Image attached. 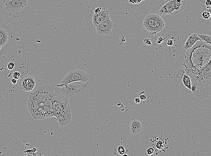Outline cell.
I'll list each match as a JSON object with an SVG mask.
<instances>
[{
    "instance_id": "6da1fadb",
    "label": "cell",
    "mask_w": 211,
    "mask_h": 156,
    "mask_svg": "<svg viewBox=\"0 0 211 156\" xmlns=\"http://www.w3.org/2000/svg\"><path fill=\"white\" fill-rule=\"evenodd\" d=\"M211 61V46L203 40H200L186 51L184 68L202 70Z\"/></svg>"
},
{
    "instance_id": "7a4b0ae2",
    "label": "cell",
    "mask_w": 211,
    "mask_h": 156,
    "mask_svg": "<svg viewBox=\"0 0 211 156\" xmlns=\"http://www.w3.org/2000/svg\"><path fill=\"white\" fill-rule=\"evenodd\" d=\"M184 69L191 79V90L194 96L200 99L211 96V61L202 70L185 68Z\"/></svg>"
},
{
    "instance_id": "3957f363",
    "label": "cell",
    "mask_w": 211,
    "mask_h": 156,
    "mask_svg": "<svg viewBox=\"0 0 211 156\" xmlns=\"http://www.w3.org/2000/svg\"><path fill=\"white\" fill-rule=\"evenodd\" d=\"M52 103L53 113L59 124L62 126L68 125L72 119L68 99L64 97L58 90L53 98Z\"/></svg>"
},
{
    "instance_id": "277c9868",
    "label": "cell",
    "mask_w": 211,
    "mask_h": 156,
    "mask_svg": "<svg viewBox=\"0 0 211 156\" xmlns=\"http://www.w3.org/2000/svg\"><path fill=\"white\" fill-rule=\"evenodd\" d=\"M90 85V81L86 82H75L68 84L67 86H57L56 88L68 100L73 99L81 97L88 90Z\"/></svg>"
},
{
    "instance_id": "5b68a950",
    "label": "cell",
    "mask_w": 211,
    "mask_h": 156,
    "mask_svg": "<svg viewBox=\"0 0 211 156\" xmlns=\"http://www.w3.org/2000/svg\"><path fill=\"white\" fill-rule=\"evenodd\" d=\"M143 25L150 35H155L163 30L165 24L163 18L159 14H151L144 19Z\"/></svg>"
},
{
    "instance_id": "8992f818",
    "label": "cell",
    "mask_w": 211,
    "mask_h": 156,
    "mask_svg": "<svg viewBox=\"0 0 211 156\" xmlns=\"http://www.w3.org/2000/svg\"><path fill=\"white\" fill-rule=\"evenodd\" d=\"M90 75L85 71L82 70H74L67 74L64 78L61 81L60 84L57 86H67L68 84L75 82H86L90 81Z\"/></svg>"
},
{
    "instance_id": "52a82bcc",
    "label": "cell",
    "mask_w": 211,
    "mask_h": 156,
    "mask_svg": "<svg viewBox=\"0 0 211 156\" xmlns=\"http://www.w3.org/2000/svg\"><path fill=\"white\" fill-rule=\"evenodd\" d=\"M185 6V0H182L181 3L177 2L176 0H170L160 9L159 13L161 15H166L172 13L177 14L183 11Z\"/></svg>"
},
{
    "instance_id": "ba28073f",
    "label": "cell",
    "mask_w": 211,
    "mask_h": 156,
    "mask_svg": "<svg viewBox=\"0 0 211 156\" xmlns=\"http://www.w3.org/2000/svg\"><path fill=\"white\" fill-rule=\"evenodd\" d=\"M5 8L7 11L13 13H20L28 7L27 0H6Z\"/></svg>"
},
{
    "instance_id": "9c48e42d",
    "label": "cell",
    "mask_w": 211,
    "mask_h": 156,
    "mask_svg": "<svg viewBox=\"0 0 211 156\" xmlns=\"http://www.w3.org/2000/svg\"><path fill=\"white\" fill-rule=\"evenodd\" d=\"M114 27V24L110 19V15L109 14L106 20L97 25L95 28L97 30L98 35H108L111 32Z\"/></svg>"
},
{
    "instance_id": "30bf717a",
    "label": "cell",
    "mask_w": 211,
    "mask_h": 156,
    "mask_svg": "<svg viewBox=\"0 0 211 156\" xmlns=\"http://www.w3.org/2000/svg\"><path fill=\"white\" fill-rule=\"evenodd\" d=\"M36 82L33 76H25L19 79V86L21 90L25 91H31L35 88Z\"/></svg>"
},
{
    "instance_id": "8fae6325",
    "label": "cell",
    "mask_w": 211,
    "mask_h": 156,
    "mask_svg": "<svg viewBox=\"0 0 211 156\" xmlns=\"http://www.w3.org/2000/svg\"><path fill=\"white\" fill-rule=\"evenodd\" d=\"M109 14V12L108 10L103 8L101 12L98 14L94 13L92 17L93 26L96 27L97 25L104 21Z\"/></svg>"
},
{
    "instance_id": "7c38bea8",
    "label": "cell",
    "mask_w": 211,
    "mask_h": 156,
    "mask_svg": "<svg viewBox=\"0 0 211 156\" xmlns=\"http://www.w3.org/2000/svg\"><path fill=\"white\" fill-rule=\"evenodd\" d=\"M130 131L133 135H137L141 132L142 126L141 122L137 119H133L130 123Z\"/></svg>"
},
{
    "instance_id": "4fadbf2b",
    "label": "cell",
    "mask_w": 211,
    "mask_h": 156,
    "mask_svg": "<svg viewBox=\"0 0 211 156\" xmlns=\"http://www.w3.org/2000/svg\"><path fill=\"white\" fill-rule=\"evenodd\" d=\"M200 40H203L201 39L199 37H198L197 34L193 33L188 37V39L186 40L184 44L183 48L185 50L187 51L192 47L196 44V42Z\"/></svg>"
},
{
    "instance_id": "5bb4252c",
    "label": "cell",
    "mask_w": 211,
    "mask_h": 156,
    "mask_svg": "<svg viewBox=\"0 0 211 156\" xmlns=\"http://www.w3.org/2000/svg\"><path fill=\"white\" fill-rule=\"evenodd\" d=\"M8 34L6 30L0 28V46H3L7 42Z\"/></svg>"
},
{
    "instance_id": "9a60e30c",
    "label": "cell",
    "mask_w": 211,
    "mask_h": 156,
    "mask_svg": "<svg viewBox=\"0 0 211 156\" xmlns=\"http://www.w3.org/2000/svg\"><path fill=\"white\" fill-rule=\"evenodd\" d=\"M182 81L184 86L189 90H191V81L188 74H186L184 71L182 76Z\"/></svg>"
},
{
    "instance_id": "2e32d148",
    "label": "cell",
    "mask_w": 211,
    "mask_h": 156,
    "mask_svg": "<svg viewBox=\"0 0 211 156\" xmlns=\"http://www.w3.org/2000/svg\"><path fill=\"white\" fill-rule=\"evenodd\" d=\"M198 36L211 46V36L206 34H197Z\"/></svg>"
},
{
    "instance_id": "e0dca14e",
    "label": "cell",
    "mask_w": 211,
    "mask_h": 156,
    "mask_svg": "<svg viewBox=\"0 0 211 156\" xmlns=\"http://www.w3.org/2000/svg\"><path fill=\"white\" fill-rule=\"evenodd\" d=\"M117 152L119 154L121 155H124V154L126 153L125 149L123 146H119L117 148Z\"/></svg>"
},
{
    "instance_id": "ac0fdd59",
    "label": "cell",
    "mask_w": 211,
    "mask_h": 156,
    "mask_svg": "<svg viewBox=\"0 0 211 156\" xmlns=\"http://www.w3.org/2000/svg\"><path fill=\"white\" fill-rule=\"evenodd\" d=\"M202 15L203 19L205 20H208L210 18L211 14H210V13L208 11H204L203 12Z\"/></svg>"
},
{
    "instance_id": "d6986e66",
    "label": "cell",
    "mask_w": 211,
    "mask_h": 156,
    "mask_svg": "<svg viewBox=\"0 0 211 156\" xmlns=\"http://www.w3.org/2000/svg\"><path fill=\"white\" fill-rule=\"evenodd\" d=\"M12 76L14 79H17V80H19L20 77V73L18 71H15L12 74Z\"/></svg>"
},
{
    "instance_id": "ffe728a7",
    "label": "cell",
    "mask_w": 211,
    "mask_h": 156,
    "mask_svg": "<svg viewBox=\"0 0 211 156\" xmlns=\"http://www.w3.org/2000/svg\"><path fill=\"white\" fill-rule=\"evenodd\" d=\"M144 43L145 45H152L151 40L148 38H146L144 40Z\"/></svg>"
},
{
    "instance_id": "44dd1931",
    "label": "cell",
    "mask_w": 211,
    "mask_h": 156,
    "mask_svg": "<svg viewBox=\"0 0 211 156\" xmlns=\"http://www.w3.org/2000/svg\"><path fill=\"white\" fill-rule=\"evenodd\" d=\"M155 150L152 147H150L149 148H148L147 151V155H151L152 154H153V153L154 152Z\"/></svg>"
},
{
    "instance_id": "7402d4cb",
    "label": "cell",
    "mask_w": 211,
    "mask_h": 156,
    "mask_svg": "<svg viewBox=\"0 0 211 156\" xmlns=\"http://www.w3.org/2000/svg\"><path fill=\"white\" fill-rule=\"evenodd\" d=\"M14 65H14V62H11L9 63L8 64V66H7L8 69L9 70H11L14 68Z\"/></svg>"
},
{
    "instance_id": "603a6c76",
    "label": "cell",
    "mask_w": 211,
    "mask_h": 156,
    "mask_svg": "<svg viewBox=\"0 0 211 156\" xmlns=\"http://www.w3.org/2000/svg\"><path fill=\"white\" fill-rule=\"evenodd\" d=\"M143 92L144 91H143L141 92V93H140L139 94L140 99H141V100H146V99H147V96H146L145 95H144V94H142Z\"/></svg>"
},
{
    "instance_id": "cb8c5ba5",
    "label": "cell",
    "mask_w": 211,
    "mask_h": 156,
    "mask_svg": "<svg viewBox=\"0 0 211 156\" xmlns=\"http://www.w3.org/2000/svg\"><path fill=\"white\" fill-rule=\"evenodd\" d=\"M103 9V8L101 7V6H100V7H99L98 8H97L96 9H95V10H94V13H95V14H98V13H99V12H101V11H102V10Z\"/></svg>"
},
{
    "instance_id": "d4e9b609",
    "label": "cell",
    "mask_w": 211,
    "mask_h": 156,
    "mask_svg": "<svg viewBox=\"0 0 211 156\" xmlns=\"http://www.w3.org/2000/svg\"><path fill=\"white\" fill-rule=\"evenodd\" d=\"M206 6L207 7H209L211 6V0H206L205 3Z\"/></svg>"
},
{
    "instance_id": "484cf974",
    "label": "cell",
    "mask_w": 211,
    "mask_h": 156,
    "mask_svg": "<svg viewBox=\"0 0 211 156\" xmlns=\"http://www.w3.org/2000/svg\"><path fill=\"white\" fill-rule=\"evenodd\" d=\"M134 101L136 103L139 104V103H141V100L140 99L139 97H136L135 99H134Z\"/></svg>"
},
{
    "instance_id": "4316f807",
    "label": "cell",
    "mask_w": 211,
    "mask_h": 156,
    "mask_svg": "<svg viewBox=\"0 0 211 156\" xmlns=\"http://www.w3.org/2000/svg\"><path fill=\"white\" fill-rule=\"evenodd\" d=\"M167 45L169 46H171L173 45V41L172 40H169L168 41H167Z\"/></svg>"
},
{
    "instance_id": "83f0119b",
    "label": "cell",
    "mask_w": 211,
    "mask_h": 156,
    "mask_svg": "<svg viewBox=\"0 0 211 156\" xmlns=\"http://www.w3.org/2000/svg\"><path fill=\"white\" fill-rule=\"evenodd\" d=\"M10 81H11L12 83L13 84H14V85L17 84V80L14 79V78H12V79H11Z\"/></svg>"
},
{
    "instance_id": "f1b7e54d",
    "label": "cell",
    "mask_w": 211,
    "mask_h": 156,
    "mask_svg": "<svg viewBox=\"0 0 211 156\" xmlns=\"http://www.w3.org/2000/svg\"><path fill=\"white\" fill-rule=\"evenodd\" d=\"M158 40H160V41H162V42H163V41H164V39H163V37H159V38H158Z\"/></svg>"
},
{
    "instance_id": "f546056e",
    "label": "cell",
    "mask_w": 211,
    "mask_h": 156,
    "mask_svg": "<svg viewBox=\"0 0 211 156\" xmlns=\"http://www.w3.org/2000/svg\"><path fill=\"white\" fill-rule=\"evenodd\" d=\"M162 43V41H160V40H158V41H157V43L158 44H161V43Z\"/></svg>"
},
{
    "instance_id": "4dcf8cb0",
    "label": "cell",
    "mask_w": 211,
    "mask_h": 156,
    "mask_svg": "<svg viewBox=\"0 0 211 156\" xmlns=\"http://www.w3.org/2000/svg\"><path fill=\"white\" fill-rule=\"evenodd\" d=\"M1 48H2V46H0V50H1Z\"/></svg>"
}]
</instances>
